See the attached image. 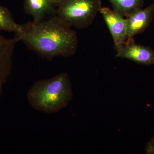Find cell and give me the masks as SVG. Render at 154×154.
Wrapping results in <instances>:
<instances>
[{"mask_svg": "<svg viewBox=\"0 0 154 154\" xmlns=\"http://www.w3.org/2000/svg\"><path fill=\"white\" fill-rule=\"evenodd\" d=\"M21 30V25L14 21L8 9L0 6V30L12 32L17 35Z\"/></svg>", "mask_w": 154, "mask_h": 154, "instance_id": "10", "label": "cell"}, {"mask_svg": "<svg viewBox=\"0 0 154 154\" xmlns=\"http://www.w3.org/2000/svg\"><path fill=\"white\" fill-rule=\"evenodd\" d=\"M15 37L41 57L51 60L57 57H69L76 52V32L57 15L21 25Z\"/></svg>", "mask_w": 154, "mask_h": 154, "instance_id": "1", "label": "cell"}, {"mask_svg": "<svg viewBox=\"0 0 154 154\" xmlns=\"http://www.w3.org/2000/svg\"><path fill=\"white\" fill-rule=\"evenodd\" d=\"M113 10L123 17H127L132 12L141 8L143 0H108Z\"/></svg>", "mask_w": 154, "mask_h": 154, "instance_id": "9", "label": "cell"}, {"mask_svg": "<svg viewBox=\"0 0 154 154\" xmlns=\"http://www.w3.org/2000/svg\"><path fill=\"white\" fill-rule=\"evenodd\" d=\"M19 41L15 36L8 38L0 35V98L4 86L11 74L12 57L16 45Z\"/></svg>", "mask_w": 154, "mask_h": 154, "instance_id": "6", "label": "cell"}, {"mask_svg": "<svg viewBox=\"0 0 154 154\" xmlns=\"http://www.w3.org/2000/svg\"><path fill=\"white\" fill-rule=\"evenodd\" d=\"M154 14V3L146 8L135 10L126 17L128 38L143 32L152 21Z\"/></svg>", "mask_w": 154, "mask_h": 154, "instance_id": "7", "label": "cell"}, {"mask_svg": "<svg viewBox=\"0 0 154 154\" xmlns=\"http://www.w3.org/2000/svg\"><path fill=\"white\" fill-rule=\"evenodd\" d=\"M116 56L140 64H154V50L151 48L136 44L133 38H127L123 47L117 52Z\"/></svg>", "mask_w": 154, "mask_h": 154, "instance_id": "5", "label": "cell"}, {"mask_svg": "<svg viewBox=\"0 0 154 154\" xmlns=\"http://www.w3.org/2000/svg\"><path fill=\"white\" fill-rule=\"evenodd\" d=\"M102 8L101 0H60L56 15L72 28L83 29L93 23Z\"/></svg>", "mask_w": 154, "mask_h": 154, "instance_id": "3", "label": "cell"}, {"mask_svg": "<svg viewBox=\"0 0 154 154\" xmlns=\"http://www.w3.org/2000/svg\"><path fill=\"white\" fill-rule=\"evenodd\" d=\"M113 38L116 52L124 46L128 38L126 19L109 8L103 7L100 11Z\"/></svg>", "mask_w": 154, "mask_h": 154, "instance_id": "4", "label": "cell"}, {"mask_svg": "<svg viewBox=\"0 0 154 154\" xmlns=\"http://www.w3.org/2000/svg\"><path fill=\"white\" fill-rule=\"evenodd\" d=\"M146 152V154H154V136L147 145Z\"/></svg>", "mask_w": 154, "mask_h": 154, "instance_id": "11", "label": "cell"}, {"mask_svg": "<svg viewBox=\"0 0 154 154\" xmlns=\"http://www.w3.org/2000/svg\"><path fill=\"white\" fill-rule=\"evenodd\" d=\"M72 98L71 81L66 72L37 81L27 94L30 106L46 114L57 113L65 108Z\"/></svg>", "mask_w": 154, "mask_h": 154, "instance_id": "2", "label": "cell"}, {"mask_svg": "<svg viewBox=\"0 0 154 154\" xmlns=\"http://www.w3.org/2000/svg\"><path fill=\"white\" fill-rule=\"evenodd\" d=\"M60 0H24L25 13L38 21L56 15Z\"/></svg>", "mask_w": 154, "mask_h": 154, "instance_id": "8", "label": "cell"}]
</instances>
